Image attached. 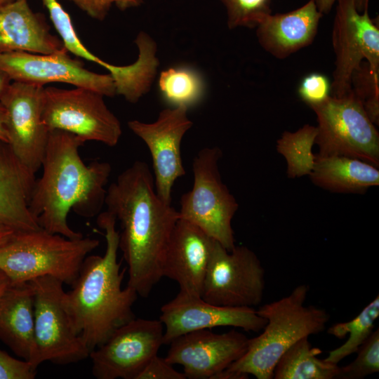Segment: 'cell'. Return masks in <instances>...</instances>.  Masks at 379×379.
Here are the masks:
<instances>
[{"mask_svg": "<svg viewBox=\"0 0 379 379\" xmlns=\"http://www.w3.org/2000/svg\"><path fill=\"white\" fill-rule=\"evenodd\" d=\"M322 16L313 0L287 13H270L255 27L258 43L272 56L284 59L313 42Z\"/></svg>", "mask_w": 379, "mask_h": 379, "instance_id": "obj_19", "label": "cell"}, {"mask_svg": "<svg viewBox=\"0 0 379 379\" xmlns=\"http://www.w3.org/2000/svg\"><path fill=\"white\" fill-rule=\"evenodd\" d=\"M36 370L26 360H20L0 350V379H34Z\"/></svg>", "mask_w": 379, "mask_h": 379, "instance_id": "obj_35", "label": "cell"}, {"mask_svg": "<svg viewBox=\"0 0 379 379\" xmlns=\"http://www.w3.org/2000/svg\"><path fill=\"white\" fill-rule=\"evenodd\" d=\"M357 10L361 13L368 10L369 0H352Z\"/></svg>", "mask_w": 379, "mask_h": 379, "instance_id": "obj_42", "label": "cell"}, {"mask_svg": "<svg viewBox=\"0 0 379 379\" xmlns=\"http://www.w3.org/2000/svg\"><path fill=\"white\" fill-rule=\"evenodd\" d=\"M44 88L12 81L0 100L5 110L8 143L19 161L33 174L41 167L49 133L42 119Z\"/></svg>", "mask_w": 379, "mask_h": 379, "instance_id": "obj_13", "label": "cell"}, {"mask_svg": "<svg viewBox=\"0 0 379 379\" xmlns=\"http://www.w3.org/2000/svg\"><path fill=\"white\" fill-rule=\"evenodd\" d=\"M84 144L72 133L49 131L43 173L35 180L29 202V211L42 229L70 239L84 237L69 226V212L73 209L84 218L98 214L105 204V187L112 171L106 161L86 165L79 154Z\"/></svg>", "mask_w": 379, "mask_h": 379, "instance_id": "obj_2", "label": "cell"}, {"mask_svg": "<svg viewBox=\"0 0 379 379\" xmlns=\"http://www.w3.org/2000/svg\"><path fill=\"white\" fill-rule=\"evenodd\" d=\"M12 80L9 76L0 68V100L8 88Z\"/></svg>", "mask_w": 379, "mask_h": 379, "instance_id": "obj_38", "label": "cell"}, {"mask_svg": "<svg viewBox=\"0 0 379 379\" xmlns=\"http://www.w3.org/2000/svg\"><path fill=\"white\" fill-rule=\"evenodd\" d=\"M116 221L107 211L99 214L97 223L105 230V254L85 258L72 289L65 295L74 328L90 352L117 328L135 318L133 305L138 294L128 286L121 288L126 270L121 271L117 260Z\"/></svg>", "mask_w": 379, "mask_h": 379, "instance_id": "obj_3", "label": "cell"}, {"mask_svg": "<svg viewBox=\"0 0 379 379\" xmlns=\"http://www.w3.org/2000/svg\"><path fill=\"white\" fill-rule=\"evenodd\" d=\"M265 273L256 254L246 246L227 250L213 241L201 298L215 305L254 307L263 298Z\"/></svg>", "mask_w": 379, "mask_h": 379, "instance_id": "obj_10", "label": "cell"}, {"mask_svg": "<svg viewBox=\"0 0 379 379\" xmlns=\"http://www.w3.org/2000/svg\"><path fill=\"white\" fill-rule=\"evenodd\" d=\"M92 18L103 20L111 8L117 6L121 11L140 6L143 0H68Z\"/></svg>", "mask_w": 379, "mask_h": 379, "instance_id": "obj_34", "label": "cell"}, {"mask_svg": "<svg viewBox=\"0 0 379 379\" xmlns=\"http://www.w3.org/2000/svg\"><path fill=\"white\" fill-rule=\"evenodd\" d=\"M317 135V126L305 124L295 131H284L277 140V150L285 159L289 178L311 173L315 162L312 147Z\"/></svg>", "mask_w": 379, "mask_h": 379, "instance_id": "obj_27", "label": "cell"}, {"mask_svg": "<svg viewBox=\"0 0 379 379\" xmlns=\"http://www.w3.org/2000/svg\"><path fill=\"white\" fill-rule=\"evenodd\" d=\"M135 44L138 55L133 63L118 66L107 62L105 67L113 79L116 94L122 95L131 103L137 102L149 92L159 65L157 45L152 36L140 32Z\"/></svg>", "mask_w": 379, "mask_h": 379, "instance_id": "obj_24", "label": "cell"}, {"mask_svg": "<svg viewBox=\"0 0 379 379\" xmlns=\"http://www.w3.org/2000/svg\"><path fill=\"white\" fill-rule=\"evenodd\" d=\"M298 94L310 107L318 105L331 96V81L321 73L308 74L300 81Z\"/></svg>", "mask_w": 379, "mask_h": 379, "instance_id": "obj_33", "label": "cell"}, {"mask_svg": "<svg viewBox=\"0 0 379 379\" xmlns=\"http://www.w3.org/2000/svg\"><path fill=\"white\" fill-rule=\"evenodd\" d=\"M318 10L324 15L328 14L337 0H313Z\"/></svg>", "mask_w": 379, "mask_h": 379, "instance_id": "obj_37", "label": "cell"}, {"mask_svg": "<svg viewBox=\"0 0 379 379\" xmlns=\"http://www.w3.org/2000/svg\"><path fill=\"white\" fill-rule=\"evenodd\" d=\"M188 108L171 107L161 110L156 121L128 122L130 130L147 145L151 154L155 190L165 202L171 204L175 180L185 174L181 157V142L193 122Z\"/></svg>", "mask_w": 379, "mask_h": 379, "instance_id": "obj_14", "label": "cell"}, {"mask_svg": "<svg viewBox=\"0 0 379 379\" xmlns=\"http://www.w3.org/2000/svg\"><path fill=\"white\" fill-rule=\"evenodd\" d=\"M12 0H0V7L4 6V4H7L8 2L11 1Z\"/></svg>", "mask_w": 379, "mask_h": 379, "instance_id": "obj_43", "label": "cell"}, {"mask_svg": "<svg viewBox=\"0 0 379 379\" xmlns=\"http://www.w3.org/2000/svg\"><path fill=\"white\" fill-rule=\"evenodd\" d=\"M332 31L335 55L331 95L351 92V77L364 60L379 74V29L368 10L359 12L352 0H337Z\"/></svg>", "mask_w": 379, "mask_h": 379, "instance_id": "obj_12", "label": "cell"}, {"mask_svg": "<svg viewBox=\"0 0 379 379\" xmlns=\"http://www.w3.org/2000/svg\"><path fill=\"white\" fill-rule=\"evenodd\" d=\"M15 232L8 227L0 225V245L7 241Z\"/></svg>", "mask_w": 379, "mask_h": 379, "instance_id": "obj_39", "label": "cell"}, {"mask_svg": "<svg viewBox=\"0 0 379 379\" xmlns=\"http://www.w3.org/2000/svg\"><path fill=\"white\" fill-rule=\"evenodd\" d=\"M310 107L317 119V155L353 157L379 167L376 125L352 92Z\"/></svg>", "mask_w": 379, "mask_h": 379, "instance_id": "obj_8", "label": "cell"}, {"mask_svg": "<svg viewBox=\"0 0 379 379\" xmlns=\"http://www.w3.org/2000/svg\"><path fill=\"white\" fill-rule=\"evenodd\" d=\"M0 68L12 81L42 86L48 83H66L97 91L104 96L116 95L109 74H98L86 69L82 62L69 55L66 48L50 54L0 52Z\"/></svg>", "mask_w": 379, "mask_h": 379, "instance_id": "obj_15", "label": "cell"}, {"mask_svg": "<svg viewBox=\"0 0 379 379\" xmlns=\"http://www.w3.org/2000/svg\"><path fill=\"white\" fill-rule=\"evenodd\" d=\"M227 13L229 29L255 28L267 15L272 13V0H219Z\"/></svg>", "mask_w": 379, "mask_h": 379, "instance_id": "obj_31", "label": "cell"}, {"mask_svg": "<svg viewBox=\"0 0 379 379\" xmlns=\"http://www.w3.org/2000/svg\"><path fill=\"white\" fill-rule=\"evenodd\" d=\"M164 325L163 343L197 330L234 326L248 332H259L267 324L253 307H231L211 304L201 296L179 291L161 307Z\"/></svg>", "mask_w": 379, "mask_h": 379, "instance_id": "obj_17", "label": "cell"}, {"mask_svg": "<svg viewBox=\"0 0 379 379\" xmlns=\"http://www.w3.org/2000/svg\"><path fill=\"white\" fill-rule=\"evenodd\" d=\"M163 98L172 107H190L197 103L204 93L200 74L187 67H171L160 73L158 79Z\"/></svg>", "mask_w": 379, "mask_h": 379, "instance_id": "obj_28", "label": "cell"}, {"mask_svg": "<svg viewBox=\"0 0 379 379\" xmlns=\"http://www.w3.org/2000/svg\"><path fill=\"white\" fill-rule=\"evenodd\" d=\"M64 48L43 15L34 13L27 0H12L0 7V52L50 54Z\"/></svg>", "mask_w": 379, "mask_h": 379, "instance_id": "obj_20", "label": "cell"}, {"mask_svg": "<svg viewBox=\"0 0 379 379\" xmlns=\"http://www.w3.org/2000/svg\"><path fill=\"white\" fill-rule=\"evenodd\" d=\"M355 359L340 367L343 379H362L379 371V330L373 331L357 352Z\"/></svg>", "mask_w": 379, "mask_h": 379, "instance_id": "obj_32", "label": "cell"}, {"mask_svg": "<svg viewBox=\"0 0 379 379\" xmlns=\"http://www.w3.org/2000/svg\"><path fill=\"white\" fill-rule=\"evenodd\" d=\"M309 176L315 185L339 193H364L379 185L378 167L344 156L315 154L314 166Z\"/></svg>", "mask_w": 379, "mask_h": 379, "instance_id": "obj_23", "label": "cell"}, {"mask_svg": "<svg viewBox=\"0 0 379 379\" xmlns=\"http://www.w3.org/2000/svg\"><path fill=\"white\" fill-rule=\"evenodd\" d=\"M35 180L8 143L0 140V225L16 232L41 228L29 208Z\"/></svg>", "mask_w": 379, "mask_h": 379, "instance_id": "obj_21", "label": "cell"}, {"mask_svg": "<svg viewBox=\"0 0 379 379\" xmlns=\"http://www.w3.org/2000/svg\"><path fill=\"white\" fill-rule=\"evenodd\" d=\"M249 338L232 330L215 333L201 329L183 334L170 343L165 360L182 366L190 379H213L246 352Z\"/></svg>", "mask_w": 379, "mask_h": 379, "instance_id": "obj_16", "label": "cell"}, {"mask_svg": "<svg viewBox=\"0 0 379 379\" xmlns=\"http://www.w3.org/2000/svg\"><path fill=\"white\" fill-rule=\"evenodd\" d=\"M34 291V369L44 361L67 365L89 357L90 350L76 332L67 310L63 283L51 276L29 281Z\"/></svg>", "mask_w": 379, "mask_h": 379, "instance_id": "obj_7", "label": "cell"}, {"mask_svg": "<svg viewBox=\"0 0 379 379\" xmlns=\"http://www.w3.org/2000/svg\"><path fill=\"white\" fill-rule=\"evenodd\" d=\"M351 92L361 102L375 125L379 122V74L364 60L351 77Z\"/></svg>", "mask_w": 379, "mask_h": 379, "instance_id": "obj_30", "label": "cell"}, {"mask_svg": "<svg viewBox=\"0 0 379 379\" xmlns=\"http://www.w3.org/2000/svg\"><path fill=\"white\" fill-rule=\"evenodd\" d=\"M34 300L29 281L10 284L0 299V340L27 361L34 352Z\"/></svg>", "mask_w": 379, "mask_h": 379, "instance_id": "obj_22", "label": "cell"}, {"mask_svg": "<svg viewBox=\"0 0 379 379\" xmlns=\"http://www.w3.org/2000/svg\"><path fill=\"white\" fill-rule=\"evenodd\" d=\"M217 147L201 149L193 160V186L180 199L179 218L188 221L227 250L235 247L232 220L238 210L235 197L222 181Z\"/></svg>", "mask_w": 379, "mask_h": 379, "instance_id": "obj_6", "label": "cell"}, {"mask_svg": "<svg viewBox=\"0 0 379 379\" xmlns=\"http://www.w3.org/2000/svg\"><path fill=\"white\" fill-rule=\"evenodd\" d=\"M42 2L46 6L51 20L67 51L79 58L95 62L98 65L105 67L107 62L89 51L79 39L70 16L58 0H42Z\"/></svg>", "mask_w": 379, "mask_h": 379, "instance_id": "obj_29", "label": "cell"}, {"mask_svg": "<svg viewBox=\"0 0 379 379\" xmlns=\"http://www.w3.org/2000/svg\"><path fill=\"white\" fill-rule=\"evenodd\" d=\"M10 285L7 276L0 270V299L6 289Z\"/></svg>", "mask_w": 379, "mask_h": 379, "instance_id": "obj_41", "label": "cell"}, {"mask_svg": "<svg viewBox=\"0 0 379 379\" xmlns=\"http://www.w3.org/2000/svg\"><path fill=\"white\" fill-rule=\"evenodd\" d=\"M213 239L192 223L177 221L162 264V276L175 281L180 291L201 296Z\"/></svg>", "mask_w": 379, "mask_h": 379, "instance_id": "obj_18", "label": "cell"}, {"mask_svg": "<svg viewBox=\"0 0 379 379\" xmlns=\"http://www.w3.org/2000/svg\"><path fill=\"white\" fill-rule=\"evenodd\" d=\"M322 352L313 347L309 336L291 345L279 358L273 371L274 379H333L339 378L340 367L336 364L320 359Z\"/></svg>", "mask_w": 379, "mask_h": 379, "instance_id": "obj_25", "label": "cell"}, {"mask_svg": "<svg viewBox=\"0 0 379 379\" xmlns=\"http://www.w3.org/2000/svg\"><path fill=\"white\" fill-rule=\"evenodd\" d=\"M379 317V297L377 295L352 319L333 324L327 332L341 339L349 334L347 340L340 347L329 352L324 359L338 364L345 357L357 353L360 346L373 331L375 322Z\"/></svg>", "mask_w": 379, "mask_h": 379, "instance_id": "obj_26", "label": "cell"}, {"mask_svg": "<svg viewBox=\"0 0 379 379\" xmlns=\"http://www.w3.org/2000/svg\"><path fill=\"white\" fill-rule=\"evenodd\" d=\"M105 204L119 220V249L127 265V286L147 298L162 276L165 251L178 211L157 194L148 165L136 161L108 187Z\"/></svg>", "mask_w": 379, "mask_h": 379, "instance_id": "obj_1", "label": "cell"}, {"mask_svg": "<svg viewBox=\"0 0 379 379\" xmlns=\"http://www.w3.org/2000/svg\"><path fill=\"white\" fill-rule=\"evenodd\" d=\"M99 244L96 239H70L41 227L15 232L0 245V270L11 284L51 276L72 286L85 258Z\"/></svg>", "mask_w": 379, "mask_h": 379, "instance_id": "obj_5", "label": "cell"}, {"mask_svg": "<svg viewBox=\"0 0 379 379\" xmlns=\"http://www.w3.org/2000/svg\"><path fill=\"white\" fill-rule=\"evenodd\" d=\"M182 372L175 370L164 358L154 356L146 365L137 379H186Z\"/></svg>", "mask_w": 379, "mask_h": 379, "instance_id": "obj_36", "label": "cell"}, {"mask_svg": "<svg viewBox=\"0 0 379 379\" xmlns=\"http://www.w3.org/2000/svg\"><path fill=\"white\" fill-rule=\"evenodd\" d=\"M159 319H133L117 328L90 352L92 374L97 379H137L164 345Z\"/></svg>", "mask_w": 379, "mask_h": 379, "instance_id": "obj_11", "label": "cell"}, {"mask_svg": "<svg viewBox=\"0 0 379 379\" xmlns=\"http://www.w3.org/2000/svg\"><path fill=\"white\" fill-rule=\"evenodd\" d=\"M5 110L0 104V140L8 143V138L4 126Z\"/></svg>", "mask_w": 379, "mask_h": 379, "instance_id": "obj_40", "label": "cell"}, {"mask_svg": "<svg viewBox=\"0 0 379 379\" xmlns=\"http://www.w3.org/2000/svg\"><path fill=\"white\" fill-rule=\"evenodd\" d=\"M308 286L300 284L288 295L259 307L257 313L267 320L262 332L249 338L246 352L213 379H272L281 355L300 339L326 328L330 315L324 309L305 305Z\"/></svg>", "mask_w": 379, "mask_h": 379, "instance_id": "obj_4", "label": "cell"}, {"mask_svg": "<svg viewBox=\"0 0 379 379\" xmlns=\"http://www.w3.org/2000/svg\"><path fill=\"white\" fill-rule=\"evenodd\" d=\"M104 97L85 88H44L43 121L48 131L61 130L75 135L84 143L96 141L114 147L119 142L122 129Z\"/></svg>", "mask_w": 379, "mask_h": 379, "instance_id": "obj_9", "label": "cell"}]
</instances>
